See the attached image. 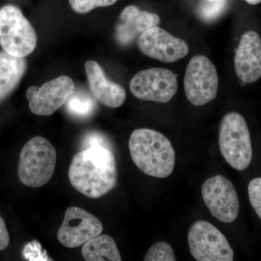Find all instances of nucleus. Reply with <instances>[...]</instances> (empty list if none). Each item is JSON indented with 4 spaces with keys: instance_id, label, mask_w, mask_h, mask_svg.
Segmentation results:
<instances>
[{
    "instance_id": "17",
    "label": "nucleus",
    "mask_w": 261,
    "mask_h": 261,
    "mask_svg": "<svg viewBox=\"0 0 261 261\" xmlns=\"http://www.w3.org/2000/svg\"><path fill=\"white\" fill-rule=\"evenodd\" d=\"M82 255L87 261H121L115 240L107 234L98 235L84 244Z\"/></svg>"
},
{
    "instance_id": "8",
    "label": "nucleus",
    "mask_w": 261,
    "mask_h": 261,
    "mask_svg": "<svg viewBox=\"0 0 261 261\" xmlns=\"http://www.w3.org/2000/svg\"><path fill=\"white\" fill-rule=\"evenodd\" d=\"M177 89V75L166 68L141 70L130 82V92L142 100L166 103L174 97Z\"/></svg>"
},
{
    "instance_id": "5",
    "label": "nucleus",
    "mask_w": 261,
    "mask_h": 261,
    "mask_svg": "<svg viewBox=\"0 0 261 261\" xmlns=\"http://www.w3.org/2000/svg\"><path fill=\"white\" fill-rule=\"evenodd\" d=\"M37 44V36L21 10L8 5L0 9V45L11 56L25 58Z\"/></svg>"
},
{
    "instance_id": "7",
    "label": "nucleus",
    "mask_w": 261,
    "mask_h": 261,
    "mask_svg": "<svg viewBox=\"0 0 261 261\" xmlns=\"http://www.w3.org/2000/svg\"><path fill=\"white\" fill-rule=\"evenodd\" d=\"M184 84L187 99L194 106L211 102L219 89L216 67L207 57L194 56L187 65Z\"/></svg>"
},
{
    "instance_id": "26",
    "label": "nucleus",
    "mask_w": 261,
    "mask_h": 261,
    "mask_svg": "<svg viewBox=\"0 0 261 261\" xmlns=\"http://www.w3.org/2000/svg\"><path fill=\"white\" fill-rule=\"evenodd\" d=\"M247 3L250 5H255L259 4L260 3L261 0H246Z\"/></svg>"
},
{
    "instance_id": "12",
    "label": "nucleus",
    "mask_w": 261,
    "mask_h": 261,
    "mask_svg": "<svg viewBox=\"0 0 261 261\" xmlns=\"http://www.w3.org/2000/svg\"><path fill=\"white\" fill-rule=\"evenodd\" d=\"M138 47L145 56L163 63H171L187 56L188 44L158 25L144 32L138 39Z\"/></svg>"
},
{
    "instance_id": "22",
    "label": "nucleus",
    "mask_w": 261,
    "mask_h": 261,
    "mask_svg": "<svg viewBox=\"0 0 261 261\" xmlns=\"http://www.w3.org/2000/svg\"><path fill=\"white\" fill-rule=\"evenodd\" d=\"M248 194L250 203L261 219V177L255 178L250 181Z\"/></svg>"
},
{
    "instance_id": "19",
    "label": "nucleus",
    "mask_w": 261,
    "mask_h": 261,
    "mask_svg": "<svg viewBox=\"0 0 261 261\" xmlns=\"http://www.w3.org/2000/svg\"><path fill=\"white\" fill-rule=\"evenodd\" d=\"M227 4L228 0H200L198 14L204 21H214L224 13Z\"/></svg>"
},
{
    "instance_id": "13",
    "label": "nucleus",
    "mask_w": 261,
    "mask_h": 261,
    "mask_svg": "<svg viewBox=\"0 0 261 261\" xmlns=\"http://www.w3.org/2000/svg\"><path fill=\"white\" fill-rule=\"evenodd\" d=\"M236 74L242 82L252 84L261 77V39L254 31L243 34L234 56Z\"/></svg>"
},
{
    "instance_id": "23",
    "label": "nucleus",
    "mask_w": 261,
    "mask_h": 261,
    "mask_svg": "<svg viewBox=\"0 0 261 261\" xmlns=\"http://www.w3.org/2000/svg\"><path fill=\"white\" fill-rule=\"evenodd\" d=\"M106 147V148L111 149V143L107 137H105L102 134L97 132H89L85 136L83 140V147L84 149L90 148L92 147Z\"/></svg>"
},
{
    "instance_id": "21",
    "label": "nucleus",
    "mask_w": 261,
    "mask_h": 261,
    "mask_svg": "<svg viewBox=\"0 0 261 261\" xmlns=\"http://www.w3.org/2000/svg\"><path fill=\"white\" fill-rule=\"evenodd\" d=\"M117 1L118 0H69V3L75 12L84 14L97 8L111 6Z\"/></svg>"
},
{
    "instance_id": "4",
    "label": "nucleus",
    "mask_w": 261,
    "mask_h": 261,
    "mask_svg": "<svg viewBox=\"0 0 261 261\" xmlns=\"http://www.w3.org/2000/svg\"><path fill=\"white\" fill-rule=\"evenodd\" d=\"M220 151L225 161L237 171L247 169L251 163L252 148L247 122L241 114L228 113L219 128Z\"/></svg>"
},
{
    "instance_id": "2",
    "label": "nucleus",
    "mask_w": 261,
    "mask_h": 261,
    "mask_svg": "<svg viewBox=\"0 0 261 261\" xmlns=\"http://www.w3.org/2000/svg\"><path fill=\"white\" fill-rule=\"evenodd\" d=\"M128 147L132 161L145 174L164 178L173 173L176 154L163 134L149 128L136 129L130 135Z\"/></svg>"
},
{
    "instance_id": "20",
    "label": "nucleus",
    "mask_w": 261,
    "mask_h": 261,
    "mask_svg": "<svg viewBox=\"0 0 261 261\" xmlns=\"http://www.w3.org/2000/svg\"><path fill=\"white\" fill-rule=\"evenodd\" d=\"M172 247L166 242H159L149 249L145 257L146 261H175Z\"/></svg>"
},
{
    "instance_id": "6",
    "label": "nucleus",
    "mask_w": 261,
    "mask_h": 261,
    "mask_svg": "<svg viewBox=\"0 0 261 261\" xmlns=\"http://www.w3.org/2000/svg\"><path fill=\"white\" fill-rule=\"evenodd\" d=\"M189 248L198 261H231L233 251L224 234L208 221H198L189 230Z\"/></svg>"
},
{
    "instance_id": "1",
    "label": "nucleus",
    "mask_w": 261,
    "mask_h": 261,
    "mask_svg": "<svg viewBox=\"0 0 261 261\" xmlns=\"http://www.w3.org/2000/svg\"><path fill=\"white\" fill-rule=\"evenodd\" d=\"M68 178L75 190L89 198L106 195L116 187L118 180L112 150L99 146L75 154L68 168Z\"/></svg>"
},
{
    "instance_id": "15",
    "label": "nucleus",
    "mask_w": 261,
    "mask_h": 261,
    "mask_svg": "<svg viewBox=\"0 0 261 261\" xmlns=\"http://www.w3.org/2000/svg\"><path fill=\"white\" fill-rule=\"evenodd\" d=\"M85 69L91 91L99 102L111 108H119L124 103L126 90L120 84L108 80L97 62H86Z\"/></svg>"
},
{
    "instance_id": "10",
    "label": "nucleus",
    "mask_w": 261,
    "mask_h": 261,
    "mask_svg": "<svg viewBox=\"0 0 261 261\" xmlns=\"http://www.w3.org/2000/svg\"><path fill=\"white\" fill-rule=\"evenodd\" d=\"M75 91L73 80L61 75L43 84L33 86L27 91L29 108L37 116H49L66 103Z\"/></svg>"
},
{
    "instance_id": "3",
    "label": "nucleus",
    "mask_w": 261,
    "mask_h": 261,
    "mask_svg": "<svg viewBox=\"0 0 261 261\" xmlns=\"http://www.w3.org/2000/svg\"><path fill=\"white\" fill-rule=\"evenodd\" d=\"M57 162L56 149L42 137H34L24 145L18 163V178L23 185L38 188L50 181Z\"/></svg>"
},
{
    "instance_id": "18",
    "label": "nucleus",
    "mask_w": 261,
    "mask_h": 261,
    "mask_svg": "<svg viewBox=\"0 0 261 261\" xmlns=\"http://www.w3.org/2000/svg\"><path fill=\"white\" fill-rule=\"evenodd\" d=\"M66 109L71 116L85 118L93 113L96 102L89 94L82 92H73L66 103Z\"/></svg>"
},
{
    "instance_id": "14",
    "label": "nucleus",
    "mask_w": 261,
    "mask_h": 261,
    "mask_svg": "<svg viewBox=\"0 0 261 261\" xmlns=\"http://www.w3.org/2000/svg\"><path fill=\"white\" fill-rule=\"evenodd\" d=\"M160 17L142 11L135 5L127 6L121 12L116 29L117 41L122 46L129 45L148 29L159 25Z\"/></svg>"
},
{
    "instance_id": "16",
    "label": "nucleus",
    "mask_w": 261,
    "mask_h": 261,
    "mask_svg": "<svg viewBox=\"0 0 261 261\" xmlns=\"http://www.w3.org/2000/svg\"><path fill=\"white\" fill-rule=\"evenodd\" d=\"M25 58L0 51V102L8 97L23 78L27 70Z\"/></svg>"
},
{
    "instance_id": "9",
    "label": "nucleus",
    "mask_w": 261,
    "mask_h": 261,
    "mask_svg": "<svg viewBox=\"0 0 261 261\" xmlns=\"http://www.w3.org/2000/svg\"><path fill=\"white\" fill-rule=\"evenodd\" d=\"M202 197L211 214L221 222L230 224L238 217L240 202L236 189L224 176L216 175L206 180Z\"/></svg>"
},
{
    "instance_id": "11",
    "label": "nucleus",
    "mask_w": 261,
    "mask_h": 261,
    "mask_svg": "<svg viewBox=\"0 0 261 261\" xmlns=\"http://www.w3.org/2000/svg\"><path fill=\"white\" fill-rule=\"evenodd\" d=\"M102 222L94 215L80 207L72 206L65 213L57 233L58 241L68 248H75L101 234Z\"/></svg>"
},
{
    "instance_id": "25",
    "label": "nucleus",
    "mask_w": 261,
    "mask_h": 261,
    "mask_svg": "<svg viewBox=\"0 0 261 261\" xmlns=\"http://www.w3.org/2000/svg\"><path fill=\"white\" fill-rule=\"evenodd\" d=\"M10 243V236L4 219L0 216V250H4Z\"/></svg>"
},
{
    "instance_id": "24",
    "label": "nucleus",
    "mask_w": 261,
    "mask_h": 261,
    "mask_svg": "<svg viewBox=\"0 0 261 261\" xmlns=\"http://www.w3.org/2000/svg\"><path fill=\"white\" fill-rule=\"evenodd\" d=\"M41 246L36 242L29 243L23 250V255L29 260H39L41 257Z\"/></svg>"
}]
</instances>
